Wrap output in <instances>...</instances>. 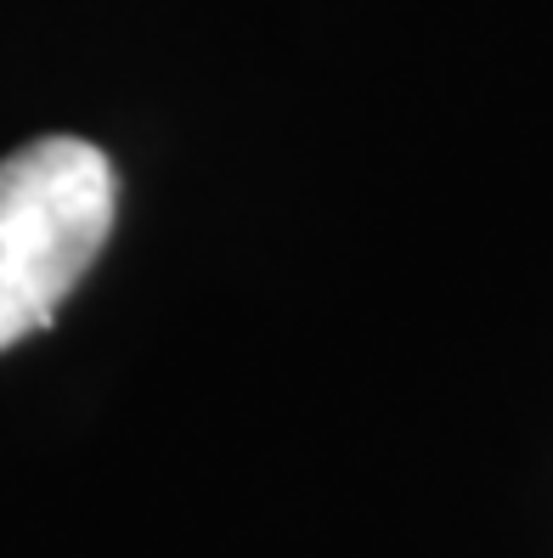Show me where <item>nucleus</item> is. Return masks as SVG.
Masks as SVG:
<instances>
[{"instance_id":"nucleus-1","label":"nucleus","mask_w":553,"mask_h":558,"mask_svg":"<svg viewBox=\"0 0 553 558\" xmlns=\"http://www.w3.org/2000/svg\"><path fill=\"white\" fill-rule=\"evenodd\" d=\"M119 175L85 136H40L0 158V350L51 327L113 238Z\"/></svg>"}]
</instances>
